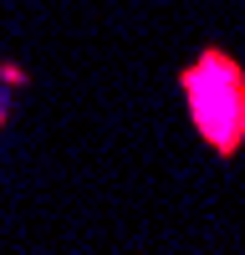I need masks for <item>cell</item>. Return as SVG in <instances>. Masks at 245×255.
<instances>
[{"label":"cell","instance_id":"obj_1","mask_svg":"<svg viewBox=\"0 0 245 255\" xmlns=\"http://www.w3.org/2000/svg\"><path fill=\"white\" fill-rule=\"evenodd\" d=\"M184 92H189V113L199 123V133L220 153L240 148V138H245V77L235 61H225L220 51L199 56V67L184 77Z\"/></svg>","mask_w":245,"mask_h":255}]
</instances>
